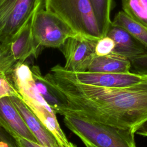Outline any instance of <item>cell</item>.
<instances>
[{"label": "cell", "mask_w": 147, "mask_h": 147, "mask_svg": "<svg viewBox=\"0 0 147 147\" xmlns=\"http://www.w3.org/2000/svg\"><path fill=\"white\" fill-rule=\"evenodd\" d=\"M31 69L37 90L48 104L57 113L61 106V102L52 91L44 79L40 68L37 65H32Z\"/></svg>", "instance_id": "16"}, {"label": "cell", "mask_w": 147, "mask_h": 147, "mask_svg": "<svg viewBox=\"0 0 147 147\" xmlns=\"http://www.w3.org/2000/svg\"><path fill=\"white\" fill-rule=\"evenodd\" d=\"M32 33L35 47L39 53L43 48L60 49L69 38L82 37L44 6L36 13Z\"/></svg>", "instance_id": "5"}, {"label": "cell", "mask_w": 147, "mask_h": 147, "mask_svg": "<svg viewBox=\"0 0 147 147\" xmlns=\"http://www.w3.org/2000/svg\"><path fill=\"white\" fill-rule=\"evenodd\" d=\"M111 25L122 28L147 48V28L130 17L123 10L118 11L111 20Z\"/></svg>", "instance_id": "14"}, {"label": "cell", "mask_w": 147, "mask_h": 147, "mask_svg": "<svg viewBox=\"0 0 147 147\" xmlns=\"http://www.w3.org/2000/svg\"><path fill=\"white\" fill-rule=\"evenodd\" d=\"M44 0H0V44H9Z\"/></svg>", "instance_id": "6"}, {"label": "cell", "mask_w": 147, "mask_h": 147, "mask_svg": "<svg viewBox=\"0 0 147 147\" xmlns=\"http://www.w3.org/2000/svg\"><path fill=\"white\" fill-rule=\"evenodd\" d=\"M65 76L78 83L105 88H123L130 87L147 80V75L131 72L123 73L94 72L90 71L71 72L57 64L53 67Z\"/></svg>", "instance_id": "7"}, {"label": "cell", "mask_w": 147, "mask_h": 147, "mask_svg": "<svg viewBox=\"0 0 147 147\" xmlns=\"http://www.w3.org/2000/svg\"><path fill=\"white\" fill-rule=\"evenodd\" d=\"M44 6L80 36L95 41L103 37L90 0H44Z\"/></svg>", "instance_id": "4"}, {"label": "cell", "mask_w": 147, "mask_h": 147, "mask_svg": "<svg viewBox=\"0 0 147 147\" xmlns=\"http://www.w3.org/2000/svg\"><path fill=\"white\" fill-rule=\"evenodd\" d=\"M129 60L130 63V72L147 75V51Z\"/></svg>", "instance_id": "19"}, {"label": "cell", "mask_w": 147, "mask_h": 147, "mask_svg": "<svg viewBox=\"0 0 147 147\" xmlns=\"http://www.w3.org/2000/svg\"><path fill=\"white\" fill-rule=\"evenodd\" d=\"M13 136L15 138L16 141L22 147H56V146H49L46 145H42L38 143L31 141L26 138L17 136L16 135ZM57 147H61V146H57Z\"/></svg>", "instance_id": "22"}, {"label": "cell", "mask_w": 147, "mask_h": 147, "mask_svg": "<svg viewBox=\"0 0 147 147\" xmlns=\"http://www.w3.org/2000/svg\"><path fill=\"white\" fill-rule=\"evenodd\" d=\"M0 147H22L15 138L0 125Z\"/></svg>", "instance_id": "21"}, {"label": "cell", "mask_w": 147, "mask_h": 147, "mask_svg": "<svg viewBox=\"0 0 147 147\" xmlns=\"http://www.w3.org/2000/svg\"><path fill=\"white\" fill-rule=\"evenodd\" d=\"M130 63L127 58L111 53L105 56H95L87 71L94 72L123 73L130 72Z\"/></svg>", "instance_id": "13"}, {"label": "cell", "mask_w": 147, "mask_h": 147, "mask_svg": "<svg viewBox=\"0 0 147 147\" xmlns=\"http://www.w3.org/2000/svg\"><path fill=\"white\" fill-rule=\"evenodd\" d=\"M135 134L144 137H147V119H146L144 122L141 123L136 129Z\"/></svg>", "instance_id": "23"}, {"label": "cell", "mask_w": 147, "mask_h": 147, "mask_svg": "<svg viewBox=\"0 0 147 147\" xmlns=\"http://www.w3.org/2000/svg\"><path fill=\"white\" fill-rule=\"evenodd\" d=\"M10 98L38 144L49 146H61L53 134L30 110L22 98L17 96H11Z\"/></svg>", "instance_id": "11"}, {"label": "cell", "mask_w": 147, "mask_h": 147, "mask_svg": "<svg viewBox=\"0 0 147 147\" xmlns=\"http://www.w3.org/2000/svg\"><path fill=\"white\" fill-rule=\"evenodd\" d=\"M92 6L96 20L102 35L106 36L111 26L110 13L113 0H90Z\"/></svg>", "instance_id": "15"}, {"label": "cell", "mask_w": 147, "mask_h": 147, "mask_svg": "<svg viewBox=\"0 0 147 147\" xmlns=\"http://www.w3.org/2000/svg\"><path fill=\"white\" fill-rule=\"evenodd\" d=\"M114 47L115 43L113 40L105 36L98 40L95 47V55L97 56L109 55L113 52Z\"/></svg>", "instance_id": "20"}, {"label": "cell", "mask_w": 147, "mask_h": 147, "mask_svg": "<svg viewBox=\"0 0 147 147\" xmlns=\"http://www.w3.org/2000/svg\"><path fill=\"white\" fill-rule=\"evenodd\" d=\"M6 96H17L21 98L9 76L0 71V99Z\"/></svg>", "instance_id": "18"}, {"label": "cell", "mask_w": 147, "mask_h": 147, "mask_svg": "<svg viewBox=\"0 0 147 147\" xmlns=\"http://www.w3.org/2000/svg\"><path fill=\"white\" fill-rule=\"evenodd\" d=\"M122 10L147 28V0H122Z\"/></svg>", "instance_id": "17"}, {"label": "cell", "mask_w": 147, "mask_h": 147, "mask_svg": "<svg viewBox=\"0 0 147 147\" xmlns=\"http://www.w3.org/2000/svg\"><path fill=\"white\" fill-rule=\"evenodd\" d=\"M98 41L83 37L68 38L59 49L65 57L64 69L71 72H84L95 55Z\"/></svg>", "instance_id": "8"}, {"label": "cell", "mask_w": 147, "mask_h": 147, "mask_svg": "<svg viewBox=\"0 0 147 147\" xmlns=\"http://www.w3.org/2000/svg\"><path fill=\"white\" fill-rule=\"evenodd\" d=\"M63 117L66 126L86 147H137L134 129L121 128L75 114Z\"/></svg>", "instance_id": "3"}, {"label": "cell", "mask_w": 147, "mask_h": 147, "mask_svg": "<svg viewBox=\"0 0 147 147\" xmlns=\"http://www.w3.org/2000/svg\"><path fill=\"white\" fill-rule=\"evenodd\" d=\"M44 80L61 102L57 114H75L114 126L136 129L147 119V80L105 88L78 83L53 67Z\"/></svg>", "instance_id": "1"}, {"label": "cell", "mask_w": 147, "mask_h": 147, "mask_svg": "<svg viewBox=\"0 0 147 147\" xmlns=\"http://www.w3.org/2000/svg\"><path fill=\"white\" fill-rule=\"evenodd\" d=\"M21 98L44 125L53 134L62 147H77L69 141L60 127L56 113L37 90L31 67L18 61L8 74Z\"/></svg>", "instance_id": "2"}, {"label": "cell", "mask_w": 147, "mask_h": 147, "mask_svg": "<svg viewBox=\"0 0 147 147\" xmlns=\"http://www.w3.org/2000/svg\"><path fill=\"white\" fill-rule=\"evenodd\" d=\"M40 7L30 17L9 44L2 45L7 46L11 55L17 62H25L32 56L37 57L40 53L34 45L32 30L36 13Z\"/></svg>", "instance_id": "10"}, {"label": "cell", "mask_w": 147, "mask_h": 147, "mask_svg": "<svg viewBox=\"0 0 147 147\" xmlns=\"http://www.w3.org/2000/svg\"><path fill=\"white\" fill-rule=\"evenodd\" d=\"M106 36L114 41L115 47L112 53L128 59L147 51L146 47L120 27L111 25Z\"/></svg>", "instance_id": "12"}, {"label": "cell", "mask_w": 147, "mask_h": 147, "mask_svg": "<svg viewBox=\"0 0 147 147\" xmlns=\"http://www.w3.org/2000/svg\"><path fill=\"white\" fill-rule=\"evenodd\" d=\"M0 125L13 136L38 143L9 96L0 99Z\"/></svg>", "instance_id": "9"}]
</instances>
